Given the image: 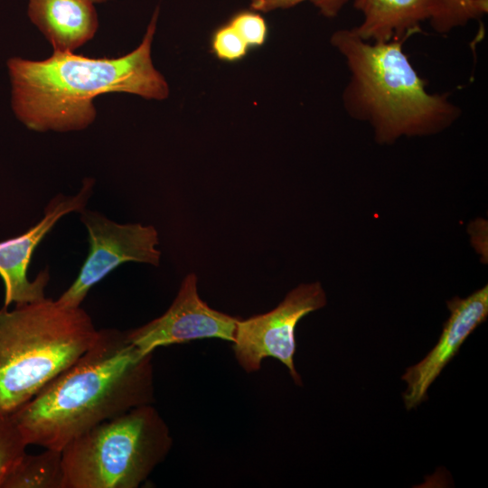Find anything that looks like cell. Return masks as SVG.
Listing matches in <instances>:
<instances>
[{"mask_svg":"<svg viewBox=\"0 0 488 488\" xmlns=\"http://www.w3.org/2000/svg\"><path fill=\"white\" fill-rule=\"evenodd\" d=\"M93 4H100V3H104V2H108V1H111V0H90Z\"/></svg>","mask_w":488,"mask_h":488,"instance_id":"19","label":"cell"},{"mask_svg":"<svg viewBox=\"0 0 488 488\" xmlns=\"http://www.w3.org/2000/svg\"><path fill=\"white\" fill-rule=\"evenodd\" d=\"M1 488H63L61 451L25 453L14 465Z\"/></svg>","mask_w":488,"mask_h":488,"instance_id":"13","label":"cell"},{"mask_svg":"<svg viewBox=\"0 0 488 488\" xmlns=\"http://www.w3.org/2000/svg\"><path fill=\"white\" fill-rule=\"evenodd\" d=\"M429 23L439 34H446L482 18L488 13V0H429Z\"/></svg>","mask_w":488,"mask_h":488,"instance_id":"14","label":"cell"},{"mask_svg":"<svg viewBox=\"0 0 488 488\" xmlns=\"http://www.w3.org/2000/svg\"><path fill=\"white\" fill-rule=\"evenodd\" d=\"M97 330L80 306L44 298L0 309V414L12 416L72 365Z\"/></svg>","mask_w":488,"mask_h":488,"instance_id":"4","label":"cell"},{"mask_svg":"<svg viewBox=\"0 0 488 488\" xmlns=\"http://www.w3.org/2000/svg\"><path fill=\"white\" fill-rule=\"evenodd\" d=\"M305 1L312 3L324 17L334 18L350 0H251L250 8L267 13L291 8Z\"/></svg>","mask_w":488,"mask_h":488,"instance_id":"18","label":"cell"},{"mask_svg":"<svg viewBox=\"0 0 488 488\" xmlns=\"http://www.w3.org/2000/svg\"><path fill=\"white\" fill-rule=\"evenodd\" d=\"M450 316L444 324L437 343L402 376L408 384L402 394L408 410L427 399V390L443 369L457 354L466 338L483 324L488 315V286L466 298L455 296L447 302Z\"/></svg>","mask_w":488,"mask_h":488,"instance_id":"10","label":"cell"},{"mask_svg":"<svg viewBox=\"0 0 488 488\" xmlns=\"http://www.w3.org/2000/svg\"><path fill=\"white\" fill-rule=\"evenodd\" d=\"M80 220L88 231L89 252L73 283L57 299L78 307L89 290L126 262L159 266L158 232L152 225L117 223L84 209Z\"/></svg>","mask_w":488,"mask_h":488,"instance_id":"7","label":"cell"},{"mask_svg":"<svg viewBox=\"0 0 488 488\" xmlns=\"http://www.w3.org/2000/svg\"><path fill=\"white\" fill-rule=\"evenodd\" d=\"M27 446L13 417L0 414V488L14 465L26 453Z\"/></svg>","mask_w":488,"mask_h":488,"instance_id":"15","label":"cell"},{"mask_svg":"<svg viewBox=\"0 0 488 488\" xmlns=\"http://www.w3.org/2000/svg\"><path fill=\"white\" fill-rule=\"evenodd\" d=\"M93 184V180L87 179L77 194L56 195L34 226L19 236L0 241V277L5 286V307L14 303L22 305L45 298L44 289L50 279L48 268L39 272L33 281L27 277L34 249L61 218L70 212L80 213L85 209Z\"/></svg>","mask_w":488,"mask_h":488,"instance_id":"9","label":"cell"},{"mask_svg":"<svg viewBox=\"0 0 488 488\" xmlns=\"http://www.w3.org/2000/svg\"><path fill=\"white\" fill-rule=\"evenodd\" d=\"M353 7L362 14L353 29L369 42L409 39L430 15L429 0H353Z\"/></svg>","mask_w":488,"mask_h":488,"instance_id":"12","label":"cell"},{"mask_svg":"<svg viewBox=\"0 0 488 488\" xmlns=\"http://www.w3.org/2000/svg\"><path fill=\"white\" fill-rule=\"evenodd\" d=\"M198 278L188 274L169 308L159 317L127 332L128 341L143 354L158 347L218 338L233 342L239 317L210 307L198 294Z\"/></svg>","mask_w":488,"mask_h":488,"instance_id":"8","label":"cell"},{"mask_svg":"<svg viewBox=\"0 0 488 488\" xmlns=\"http://www.w3.org/2000/svg\"><path fill=\"white\" fill-rule=\"evenodd\" d=\"M152 354L127 332L99 330L93 344L12 415L26 443L61 451L99 424L153 404Z\"/></svg>","mask_w":488,"mask_h":488,"instance_id":"1","label":"cell"},{"mask_svg":"<svg viewBox=\"0 0 488 488\" xmlns=\"http://www.w3.org/2000/svg\"><path fill=\"white\" fill-rule=\"evenodd\" d=\"M325 305L326 296L320 282L300 284L274 309L239 318L232 342L239 365L251 373L260 370L264 359L275 358L287 368L295 383L302 385L294 363L296 327L304 316Z\"/></svg>","mask_w":488,"mask_h":488,"instance_id":"6","label":"cell"},{"mask_svg":"<svg viewBox=\"0 0 488 488\" xmlns=\"http://www.w3.org/2000/svg\"><path fill=\"white\" fill-rule=\"evenodd\" d=\"M158 14L157 7L138 47L121 57L53 52L42 61L9 59L11 106L18 120L37 132L78 131L94 122L93 100L99 95L117 92L166 99L168 84L151 58Z\"/></svg>","mask_w":488,"mask_h":488,"instance_id":"2","label":"cell"},{"mask_svg":"<svg viewBox=\"0 0 488 488\" xmlns=\"http://www.w3.org/2000/svg\"><path fill=\"white\" fill-rule=\"evenodd\" d=\"M173 438L152 404L136 407L61 450L63 488H137L169 454Z\"/></svg>","mask_w":488,"mask_h":488,"instance_id":"5","label":"cell"},{"mask_svg":"<svg viewBox=\"0 0 488 488\" xmlns=\"http://www.w3.org/2000/svg\"><path fill=\"white\" fill-rule=\"evenodd\" d=\"M407 40L369 42L353 28L339 29L330 39L350 73L342 95L345 112L368 123L379 144L436 134L462 115L448 93L427 91V81L403 51Z\"/></svg>","mask_w":488,"mask_h":488,"instance_id":"3","label":"cell"},{"mask_svg":"<svg viewBox=\"0 0 488 488\" xmlns=\"http://www.w3.org/2000/svg\"><path fill=\"white\" fill-rule=\"evenodd\" d=\"M241 36L249 48L262 46L268 30L265 19L257 11L242 10L236 13L228 22Z\"/></svg>","mask_w":488,"mask_h":488,"instance_id":"17","label":"cell"},{"mask_svg":"<svg viewBox=\"0 0 488 488\" xmlns=\"http://www.w3.org/2000/svg\"><path fill=\"white\" fill-rule=\"evenodd\" d=\"M27 12L53 52H74L94 37L99 27L90 0H29Z\"/></svg>","mask_w":488,"mask_h":488,"instance_id":"11","label":"cell"},{"mask_svg":"<svg viewBox=\"0 0 488 488\" xmlns=\"http://www.w3.org/2000/svg\"><path fill=\"white\" fill-rule=\"evenodd\" d=\"M211 45L213 53L219 60L230 62L243 59L249 49L245 41L229 23L214 31Z\"/></svg>","mask_w":488,"mask_h":488,"instance_id":"16","label":"cell"}]
</instances>
